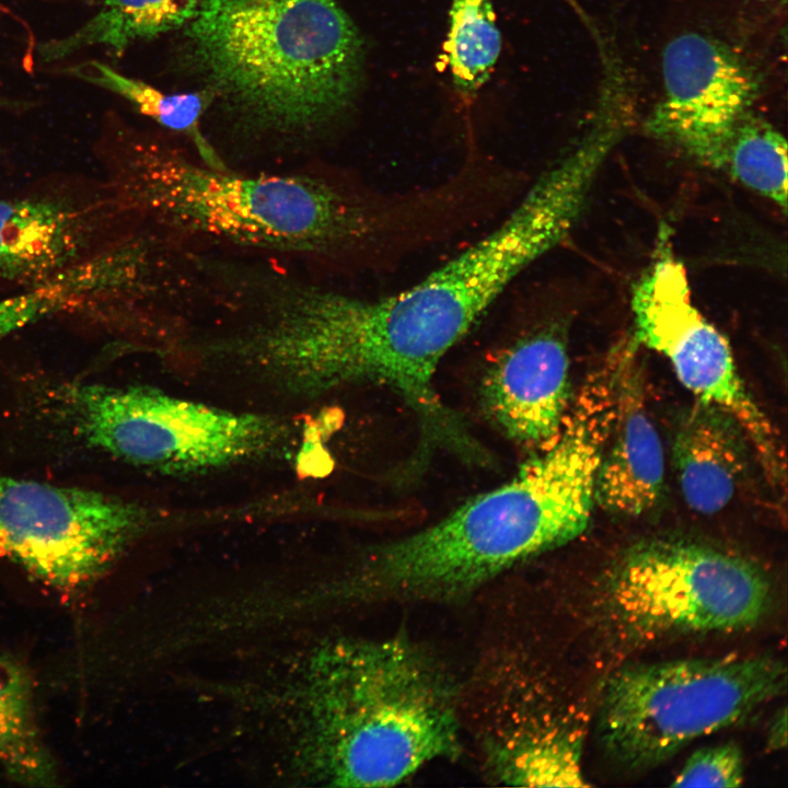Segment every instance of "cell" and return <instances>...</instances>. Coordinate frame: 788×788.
<instances>
[{
	"instance_id": "1",
	"label": "cell",
	"mask_w": 788,
	"mask_h": 788,
	"mask_svg": "<svg viewBox=\"0 0 788 788\" xmlns=\"http://www.w3.org/2000/svg\"><path fill=\"white\" fill-rule=\"evenodd\" d=\"M572 225L565 199L534 184L496 229L397 293L366 299L311 282L292 325L301 376L318 395L356 383L387 386L415 413L425 448L457 444L467 426L436 390L441 360Z\"/></svg>"
},
{
	"instance_id": "2",
	"label": "cell",
	"mask_w": 788,
	"mask_h": 788,
	"mask_svg": "<svg viewBox=\"0 0 788 788\" xmlns=\"http://www.w3.org/2000/svg\"><path fill=\"white\" fill-rule=\"evenodd\" d=\"M103 178L140 220L202 252L323 266L361 254L394 217L344 178L212 165L170 132L106 124Z\"/></svg>"
},
{
	"instance_id": "3",
	"label": "cell",
	"mask_w": 788,
	"mask_h": 788,
	"mask_svg": "<svg viewBox=\"0 0 788 788\" xmlns=\"http://www.w3.org/2000/svg\"><path fill=\"white\" fill-rule=\"evenodd\" d=\"M615 409L613 381L590 374L540 454L436 523L371 548L350 578L349 595L376 603L456 600L578 537L595 503Z\"/></svg>"
},
{
	"instance_id": "4",
	"label": "cell",
	"mask_w": 788,
	"mask_h": 788,
	"mask_svg": "<svg viewBox=\"0 0 788 788\" xmlns=\"http://www.w3.org/2000/svg\"><path fill=\"white\" fill-rule=\"evenodd\" d=\"M184 32L210 90L253 131L313 136L359 86L362 42L335 0H199Z\"/></svg>"
},
{
	"instance_id": "5",
	"label": "cell",
	"mask_w": 788,
	"mask_h": 788,
	"mask_svg": "<svg viewBox=\"0 0 788 788\" xmlns=\"http://www.w3.org/2000/svg\"><path fill=\"white\" fill-rule=\"evenodd\" d=\"M314 761L334 786L389 787L462 753L461 691L404 636L341 639L313 662Z\"/></svg>"
},
{
	"instance_id": "6",
	"label": "cell",
	"mask_w": 788,
	"mask_h": 788,
	"mask_svg": "<svg viewBox=\"0 0 788 788\" xmlns=\"http://www.w3.org/2000/svg\"><path fill=\"white\" fill-rule=\"evenodd\" d=\"M45 394L50 415L79 442L172 476L282 455L298 429L279 416L224 409L147 385L61 381Z\"/></svg>"
},
{
	"instance_id": "7",
	"label": "cell",
	"mask_w": 788,
	"mask_h": 788,
	"mask_svg": "<svg viewBox=\"0 0 788 788\" xmlns=\"http://www.w3.org/2000/svg\"><path fill=\"white\" fill-rule=\"evenodd\" d=\"M772 656L628 665L605 683L599 737L622 766L654 767L691 741L734 725L786 691Z\"/></svg>"
},
{
	"instance_id": "8",
	"label": "cell",
	"mask_w": 788,
	"mask_h": 788,
	"mask_svg": "<svg viewBox=\"0 0 788 788\" xmlns=\"http://www.w3.org/2000/svg\"><path fill=\"white\" fill-rule=\"evenodd\" d=\"M770 583L752 563L680 541L641 543L611 569L603 611L629 639L728 633L768 612Z\"/></svg>"
},
{
	"instance_id": "9",
	"label": "cell",
	"mask_w": 788,
	"mask_h": 788,
	"mask_svg": "<svg viewBox=\"0 0 788 788\" xmlns=\"http://www.w3.org/2000/svg\"><path fill=\"white\" fill-rule=\"evenodd\" d=\"M154 517L102 491L0 474V556L61 590L96 581Z\"/></svg>"
},
{
	"instance_id": "10",
	"label": "cell",
	"mask_w": 788,
	"mask_h": 788,
	"mask_svg": "<svg viewBox=\"0 0 788 788\" xmlns=\"http://www.w3.org/2000/svg\"><path fill=\"white\" fill-rule=\"evenodd\" d=\"M630 305L637 341L668 359L698 401L740 425L768 482L784 490L785 454L776 430L740 376L729 343L694 304L686 270L671 252L639 278Z\"/></svg>"
},
{
	"instance_id": "11",
	"label": "cell",
	"mask_w": 788,
	"mask_h": 788,
	"mask_svg": "<svg viewBox=\"0 0 788 788\" xmlns=\"http://www.w3.org/2000/svg\"><path fill=\"white\" fill-rule=\"evenodd\" d=\"M141 225L103 176L54 175L0 193L1 297L57 278Z\"/></svg>"
},
{
	"instance_id": "12",
	"label": "cell",
	"mask_w": 788,
	"mask_h": 788,
	"mask_svg": "<svg viewBox=\"0 0 788 788\" xmlns=\"http://www.w3.org/2000/svg\"><path fill=\"white\" fill-rule=\"evenodd\" d=\"M524 652L515 639L482 659L461 710L470 716L490 777L526 787H584L580 733L551 719L535 694Z\"/></svg>"
},
{
	"instance_id": "13",
	"label": "cell",
	"mask_w": 788,
	"mask_h": 788,
	"mask_svg": "<svg viewBox=\"0 0 788 788\" xmlns=\"http://www.w3.org/2000/svg\"><path fill=\"white\" fill-rule=\"evenodd\" d=\"M662 73L664 94L647 121L648 131L720 169L755 97L754 76L728 47L697 33L667 45Z\"/></svg>"
},
{
	"instance_id": "14",
	"label": "cell",
	"mask_w": 788,
	"mask_h": 788,
	"mask_svg": "<svg viewBox=\"0 0 788 788\" xmlns=\"http://www.w3.org/2000/svg\"><path fill=\"white\" fill-rule=\"evenodd\" d=\"M569 370L561 323L541 325L490 363L482 381L484 409L508 438L541 450L557 437L569 410Z\"/></svg>"
},
{
	"instance_id": "15",
	"label": "cell",
	"mask_w": 788,
	"mask_h": 788,
	"mask_svg": "<svg viewBox=\"0 0 788 788\" xmlns=\"http://www.w3.org/2000/svg\"><path fill=\"white\" fill-rule=\"evenodd\" d=\"M663 483L662 443L638 372L625 355L618 363L615 418L598 471L595 502L612 513L640 515L658 503Z\"/></svg>"
},
{
	"instance_id": "16",
	"label": "cell",
	"mask_w": 788,
	"mask_h": 788,
	"mask_svg": "<svg viewBox=\"0 0 788 788\" xmlns=\"http://www.w3.org/2000/svg\"><path fill=\"white\" fill-rule=\"evenodd\" d=\"M748 445L740 425L714 405L698 401L683 417L672 455L684 501L692 510L710 515L731 501L745 473Z\"/></svg>"
},
{
	"instance_id": "17",
	"label": "cell",
	"mask_w": 788,
	"mask_h": 788,
	"mask_svg": "<svg viewBox=\"0 0 788 788\" xmlns=\"http://www.w3.org/2000/svg\"><path fill=\"white\" fill-rule=\"evenodd\" d=\"M199 0H104L99 11L69 35L43 43L42 61H57L88 47L119 58L134 44L184 27Z\"/></svg>"
},
{
	"instance_id": "18",
	"label": "cell",
	"mask_w": 788,
	"mask_h": 788,
	"mask_svg": "<svg viewBox=\"0 0 788 788\" xmlns=\"http://www.w3.org/2000/svg\"><path fill=\"white\" fill-rule=\"evenodd\" d=\"M63 71L121 96L165 131L186 136L192 141V147L206 162L217 166L227 164L200 129L201 116L215 97L212 90L164 93L99 60H85L69 66Z\"/></svg>"
},
{
	"instance_id": "19",
	"label": "cell",
	"mask_w": 788,
	"mask_h": 788,
	"mask_svg": "<svg viewBox=\"0 0 788 788\" xmlns=\"http://www.w3.org/2000/svg\"><path fill=\"white\" fill-rule=\"evenodd\" d=\"M0 764L22 785H57L56 764L36 723L28 675L4 656H0Z\"/></svg>"
},
{
	"instance_id": "20",
	"label": "cell",
	"mask_w": 788,
	"mask_h": 788,
	"mask_svg": "<svg viewBox=\"0 0 788 788\" xmlns=\"http://www.w3.org/2000/svg\"><path fill=\"white\" fill-rule=\"evenodd\" d=\"M721 170L787 210V142L770 124L748 115L738 125Z\"/></svg>"
},
{
	"instance_id": "21",
	"label": "cell",
	"mask_w": 788,
	"mask_h": 788,
	"mask_svg": "<svg viewBox=\"0 0 788 788\" xmlns=\"http://www.w3.org/2000/svg\"><path fill=\"white\" fill-rule=\"evenodd\" d=\"M445 44L456 90L476 92L488 80L501 47L491 0H453Z\"/></svg>"
},
{
	"instance_id": "22",
	"label": "cell",
	"mask_w": 788,
	"mask_h": 788,
	"mask_svg": "<svg viewBox=\"0 0 788 788\" xmlns=\"http://www.w3.org/2000/svg\"><path fill=\"white\" fill-rule=\"evenodd\" d=\"M743 755L734 743L704 748L692 754L672 787H738L743 783Z\"/></svg>"
},
{
	"instance_id": "23",
	"label": "cell",
	"mask_w": 788,
	"mask_h": 788,
	"mask_svg": "<svg viewBox=\"0 0 788 788\" xmlns=\"http://www.w3.org/2000/svg\"><path fill=\"white\" fill-rule=\"evenodd\" d=\"M767 748L770 751L781 750L787 744V715L786 708H781L774 716L767 732Z\"/></svg>"
},
{
	"instance_id": "24",
	"label": "cell",
	"mask_w": 788,
	"mask_h": 788,
	"mask_svg": "<svg viewBox=\"0 0 788 788\" xmlns=\"http://www.w3.org/2000/svg\"><path fill=\"white\" fill-rule=\"evenodd\" d=\"M198 252L200 253V251H198ZM200 263H201V254H200ZM201 267H202V265H201ZM202 270H204V268H202ZM204 276H205V273H204ZM204 290H205V287H204ZM202 298H204V291H202ZM202 298H201V300H202ZM200 303H201V301H200ZM200 303H199V304H200ZM198 306H199V305H198ZM197 309H198V308H197ZM197 309H196V310H197ZM183 321H184V320H183ZM183 321H179V322H183ZM179 322H176V323H173V324L163 326V327L158 328V329H159V331H160V329H163V328H165V327H169V326H171V325L177 324V323H179ZM158 329H157V331H158Z\"/></svg>"
},
{
	"instance_id": "25",
	"label": "cell",
	"mask_w": 788,
	"mask_h": 788,
	"mask_svg": "<svg viewBox=\"0 0 788 788\" xmlns=\"http://www.w3.org/2000/svg\"><path fill=\"white\" fill-rule=\"evenodd\" d=\"M0 106H9L10 107L12 105H11L10 101L0 99Z\"/></svg>"
}]
</instances>
